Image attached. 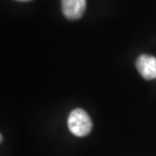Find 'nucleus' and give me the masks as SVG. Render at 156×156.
<instances>
[{"label": "nucleus", "mask_w": 156, "mask_h": 156, "mask_svg": "<svg viewBox=\"0 0 156 156\" xmlns=\"http://www.w3.org/2000/svg\"><path fill=\"white\" fill-rule=\"evenodd\" d=\"M68 128L70 132L77 137H84L88 135L92 129V122L88 114L81 108H75L68 117Z\"/></svg>", "instance_id": "nucleus-1"}, {"label": "nucleus", "mask_w": 156, "mask_h": 156, "mask_svg": "<svg viewBox=\"0 0 156 156\" xmlns=\"http://www.w3.org/2000/svg\"><path fill=\"white\" fill-rule=\"evenodd\" d=\"M136 68L144 79H156V58L154 56L143 54L136 61Z\"/></svg>", "instance_id": "nucleus-2"}, {"label": "nucleus", "mask_w": 156, "mask_h": 156, "mask_svg": "<svg viewBox=\"0 0 156 156\" xmlns=\"http://www.w3.org/2000/svg\"><path fill=\"white\" fill-rule=\"evenodd\" d=\"M16 1H30V0H16Z\"/></svg>", "instance_id": "nucleus-4"}, {"label": "nucleus", "mask_w": 156, "mask_h": 156, "mask_svg": "<svg viewBox=\"0 0 156 156\" xmlns=\"http://www.w3.org/2000/svg\"><path fill=\"white\" fill-rule=\"evenodd\" d=\"M62 11L70 20H79L86 9V0H61Z\"/></svg>", "instance_id": "nucleus-3"}]
</instances>
